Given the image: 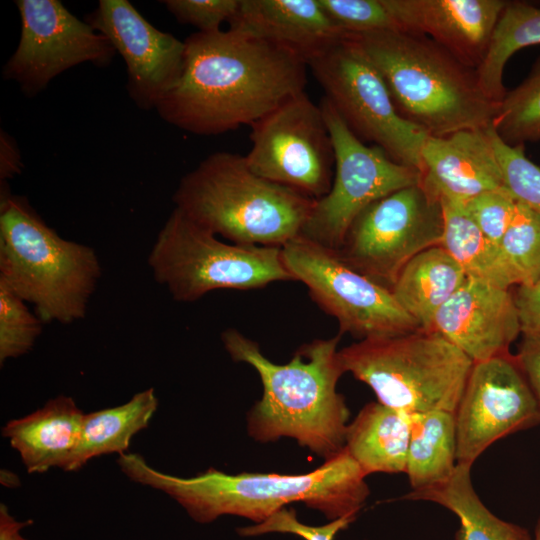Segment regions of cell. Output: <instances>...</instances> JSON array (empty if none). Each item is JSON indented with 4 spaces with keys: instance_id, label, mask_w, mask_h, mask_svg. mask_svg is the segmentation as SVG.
Listing matches in <instances>:
<instances>
[{
    "instance_id": "6da1fadb",
    "label": "cell",
    "mask_w": 540,
    "mask_h": 540,
    "mask_svg": "<svg viewBox=\"0 0 540 540\" xmlns=\"http://www.w3.org/2000/svg\"><path fill=\"white\" fill-rule=\"evenodd\" d=\"M184 43L182 73L155 110L188 133L218 135L250 126L305 92L306 61L248 32H195Z\"/></svg>"
},
{
    "instance_id": "7a4b0ae2",
    "label": "cell",
    "mask_w": 540,
    "mask_h": 540,
    "mask_svg": "<svg viewBox=\"0 0 540 540\" xmlns=\"http://www.w3.org/2000/svg\"><path fill=\"white\" fill-rule=\"evenodd\" d=\"M117 464L131 481L165 493L203 524L224 515L257 524L296 502L321 512L330 521L356 518L370 494L367 475L345 447L305 474H228L209 468L184 478L153 468L136 453L120 454Z\"/></svg>"
},
{
    "instance_id": "3957f363",
    "label": "cell",
    "mask_w": 540,
    "mask_h": 540,
    "mask_svg": "<svg viewBox=\"0 0 540 540\" xmlns=\"http://www.w3.org/2000/svg\"><path fill=\"white\" fill-rule=\"evenodd\" d=\"M340 337L305 343L288 363L276 364L240 331L222 332L231 359L254 368L262 383V396L247 414V432L253 440L292 438L324 460L344 449L350 411L337 391L345 373L337 350Z\"/></svg>"
},
{
    "instance_id": "277c9868",
    "label": "cell",
    "mask_w": 540,
    "mask_h": 540,
    "mask_svg": "<svg viewBox=\"0 0 540 540\" xmlns=\"http://www.w3.org/2000/svg\"><path fill=\"white\" fill-rule=\"evenodd\" d=\"M375 65L398 113L428 135L492 126L499 102L471 68L431 38L402 29L352 35Z\"/></svg>"
},
{
    "instance_id": "5b68a950",
    "label": "cell",
    "mask_w": 540,
    "mask_h": 540,
    "mask_svg": "<svg viewBox=\"0 0 540 540\" xmlns=\"http://www.w3.org/2000/svg\"><path fill=\"white\" fill-rule=\"evenodd\" d=\"M1 183L0 282L31 304L43 323L85 318L102 273L97 253L62 238L25 197Z\"/></svg>"
},
{
    "instance_id": "8992f818",
    "label": "cell",
    "mask_w": 540,
    "mask_h": 540,
    "mask_svg": "<svg viewBox=\"0 0 540 540\" xmlns=\"http://www.w3.org/2000/svg\"><path fill=\"white\" fill-rule=\"evenodd\" d=\"M195 223L234 244L283 247L301 232L316 200L255 174L243 155L215 152L173 194Z\"/></svg>"
},
{
    "instance_id": "52a82bcc",
    "label": "cell",
    "mask_w": 540,
    "mask_h": 540,
    "mask_svg": "<svg viewBox=\"0 0 540 540\" xmlns=\"http://www.w3.org/2000/svg\"><path fill=\"white\" fill-rule=\"evenodd\" d=\"M344 372L368 385L379 403L408 415L455 413L473 361L434 329L359 340L338 351Z\"/></svg>"
},
{
    "instance_id": "ba28073f",
    "label": "cell",
    "mask_w": 540,
    "mask_h": 540,
    "mask_svg": "<svg viewBox=\"0 0 540 540\" xmlns=\"http://www.w3.org/2000/svg\"><path fill=\"white\" fill-rule=\"evenodd\" d=\"M154 279L177 302L217 289L250 290L293 280L282 247L225 243L174 208L147 259Z\"/></svg>"
},
{
    "instance_id": "9c48e42d",
    "label": "cell",
    "mask_w": 540,
    "mask_h": 540,
    "mask_svg": "<svg viewBox=\"0 0 540 540\" xmlns=\"http://www.w3.org/2000/svg\"><path fill=\"white\" fill-rule=\"evenodd\" d=\"M308 67L350 130L396 161L419 170L428 134L397 111L381 74L357 39L348 35L311 59Z\"/></svg>"
},
{
    "instance_id": "30bf717a",
    "label": "cell",
    "mask_w": 540,
    "mask_h": 540,
    "mask_svg": "<svg viewBox=\"0 0 540 540\" xmlns=\"http://www.w3.org/2000/svg\"><path fill=\"white\" fill-rule=\"evenodd\" d=\"M442 234L440 199L419 183L366 207L334 251L352 269L391 290L402 268L440 245Z\"/></svg>"
},
{
    "instance_id": "8fae6325",
    "label": "cell",
    "mask_w": 540,
    "mask_h": 540,
    "mask_svg": "<svg viewBox=\"0 0 540 540\" xmlns=\"http://www.w3.org/2000/svg\"><path fill=\"white\" fill-rule=\"evenodd\" d=\"M282 255L292 279L338 321L339 334L364 340L419 328L389 288L352 269L334 250L299 235L282 247Z\"/></svg>"
},
{
    "instance_id": "7c38bea8",
    "label": "cell",
    "mask_w": 540,
    "mask_h": 540,
    "mask_svg": "<svg viewBox=\"0 0 540 540\" xmlns=\"http://www.w3.org/2000/svg\"><path fill=\"white\" fill-rule=\"evenodd\" d=\"M335 150L330 191L316 200L301 236L337 250L354 219L373 202L421 183L419 170L397 163L378 146H367L323 98L320 102Z\"/></svg>"
},
{
    "instance_id": "4fadbf2b",
    "label": "cell",
    "mask_w": 540,
    "mask_h": 540,
    "mask_svg": "<svg viewBox=\"0 0 540 540\" xmlns=\"http://www.w3.org/2000/svg\"><path fill=\"white\" fill-rule=\"evenodd\" d=\"M244 156L258 176L315 200L331 188L335 150L322 109L302 92L250 125Z\"/></svg>"
},
{
    "instance_id": "5bb4252c",
    "label": "cell",
    "mask_w": 540,
    "mask_h": 540,
    "mask_svg": "<svg viewBox=\"0 0 540 540\" xmlns=\"http://www.w3.org/2000/svg\"><path fill=\"white\" fill-rule=\"evenodd\" d=\"M20 37L3 66L27 97L43 91L64 71L83 63L110 64L116 54L109 40L58 0H17Z\"/></svg>"
},
{
    "instance_id": "9a60e30c",
    "label": "cell",
    "mask_w": 540,
    "mask_h": 540,
    "mask_svg": "<svg viewBox=\"0 0 540 540\" xmlns=\"http://www.w3.org/2000/svg\"><path fill=\"white\" fill-rule=\"evenodd\" d=\"M457 464L473 465L494 442L540 423V407L516 356L474 362L454 413Z\"/></svg>"
},
{
    "instance_id": "2e32d148",
    "label": "cell",
    "mask_w": 540,
    "mask_h": 540,
    "mask_svg": "<svg viewBox=\"0 0 540 540\" xmlns=\"http://www.w3.org/2000/svg\"><path fill=\"white\" fill-rule=\"evenodd\" d=\"M86 21L123 58L130 99L139 109H156L182 73L184 41L154 27L127 0H100Z\"/></svg>"
},
{
    "instance_id": "e0dca14e",
    "label": "cell",
    "mask_w": 540,
    "mask_h": 540,
    "mask_svg": "<svg viewBox=\"0 0 540 540\" xmlns=\"http://www.w3.org/2000/svg\"><path fill=\"white\" fill-rule=\"evenodd\" d=\"M432 329L473 362L511 353L510 345L522 333L510 289L471 278L439 309Z\"/></svg>"
},
{
    "instance_id": "ac0fdd59",
    "label": "cell",
    "mask_w": 540,
    "mask_h": 540,
    "mask_svg": "<svg viewBox=\"0 0 540 540\" xmlns=\"http://www.w3.org/2000/svg\"><path fill=\"white\" fill-rule=\"evenodd\" d=\"M400 29L431 38L477 69L508 1L382 0Z\"/></svg>"
},
{
    "instance_id": "d6986e66",
    "label": "cell",
    "mask_w": 540,
    "mask_h": 540,
    "mask_svg": "<svg viewBox=\"0 0 540 540\" xmlns=\"http://www.w3.org/2000/svg\"><path fill=\"white\" fill-rule=\"evenodd\" d=\"M421 158V184L439 199L466 203L483 192L504 187L492 126L444 137L428 135Z\"/></svg>"
},
{
    "instance_id": "ffe728a7",
    "label": "cell",
    "mask_w": 540,
    "mask_h": 540,
    "mask_svg": "<svg viewBox=\"0 0 540 540\" xmlns=\"http://www.w3.org/2000/svg\"><path fill=\"white\" fill-rule=\"evenodd\" d=\"M229 27L282 46L307 65L348 36L332 23L319 0H240Z\"/></svg>"
},
{
    "instance_id": "44dd1931",
    "label": "cell",
    "mask_w": 540,
    "mask_h": 540,
    "mask_svg": "<svg viewBox=\"0 0 540 540\" xmlns=\"http://www.w3.org/2000/svg\"><path fill=\"white\" fill-rule=\"evenodd\" d=\"M84 413L70 396L59 395L44 406L7 422L2 436L9 440L28 473L65 468L81 435Z\"/></svg>"
},
{
    "instance_id": "7402d4cb",
    "label": "cell",
    "mask_w": 540,
    "mask_h": 540,
    "mask_svg": "<svg viewBox=\"0 0 540 540\" xmlns=\"http://www.w3.org/2000/svg\"><path fill=\"white\" fill-rule=\"evenodd\" d=\"M409 440V415L377 401L348 424L345 449L367 476L405 473Z\"/></svg>"
},
{
    "instance_id": "603a6c76",
    "label": "cell",
    "mask_w": 540,
    "mask_h": 540,
    "mask_svg": "<svg viewBox=\"0 0 540 540\" xmlns=\"http://www.w3.org/2000/svg\"><path fill=\"white\" fill-rule=\"evenodd\" d=\"M466 279L459 264L438 245L413 257L400 271L391 291L419 328L432 329L439 309Z\"/></svg>"
},
{
    "instance_id": "cb8c5ba5",
    "label": "cell",
    "mask_w": 540,
    "mask_h": 540,
    "mask_svg": "<svg viewBox=\"0 0 540 540\" xmlns=\"http://www.w3.org/2000/svg\"><path fill=\"white\" fill-rule=\"evenodd\" d=\"M157 407L155 391L149 388L122 405L84 414L78 445L63 470L78 471L93 458L126 453L134 435L149 425Z\"/></svg>"
},
{
    "instance_id": "d4e9b609",
    "label": "cell",
    "mask_w": 540,
    "mask_h": 540,
    "mask_svg": "<svg viewBox=\"0 0 540 540\" xmlns=\"http://www.w3.org/2000/svg\"><path fill=\"white\" fill-rule=\"evenodd\" d=\"M471 465L457 464L446 481L418 491H410L401 499L429 501L454 513L460 522L457 540H532L527 529L493 514L477 495Z\"/></svg>"
},
{
    "instance_id": "484cf974",
    "label": "cell",
    "mask_w": 540,
    "mask_h": 540,
    "mask_svg": "<svg viewBox=\"0 0 540 540\" xmlns=\"http://www.w3.org/2000/svg\"><path fill=\"white\" fill-rule=\"evenodd\" d=\"M410 440L405 474L418 491L449 479L457 467L454 413L429 411L409 415Z\"/></svg>"
},
{
    "instance_id": "4316f807",
    "label": "cell",
    "mask_w": 540,
    "mask_h": 540,
    "mask_svg": "<svg viewBox=\"0 0 540 540\" xmlns=\"http://www.w3.org/2000/svg\"><path fill=\"white\" fill-rule=\"evenodd\" d=\"M440 202L443 213L440 246L459 264L467 278L510 289L513 282L499 246L485 237L464 203L443 198Z\"/></svg>"
},
{
    "instance_id": "83f0119b",
    "label": "cell",
    "mask_w": 540,
    "mask_h": 540,
    "mask_svg": "<svg viewBox=\"0 0 540 540\" xmlns=\"http://www.w3.org/2000/svg\"><path fill=\"white\" fill-rule=\"evenodd\" d=\"M540 44V8L523 1H508L498 20L486 55L476 69L479 84L493 101L506 94L503 73L518 50Z\"/></svg>"
},
{
    "instance_id": "f1b7e54d",
    "label": "cell",
    "mask_w": 540,
    "mask_h": 540,
    "mask_svg": "<svg viewBox=\"0 0 540 540\" xmlns=\"http://www.w3.org/2000/svg\"><path fill=\"white\" fill-rule=\"evenodd\" d=\"M492 127L510 146L540 140V58L525 80L499 102Z\"/></svg>"
},
{
    "instance_id": "f546056e",
    "label": "cell",
    "mask_w": 540,
    "mask_h": 540,
    "mask_svg": "<svg viewBox=\"0 0 540 540\" xmlns=\"http://www.w3.org/2000/svg\"><path fill=\"white\" fill-rule=\"evenodd\" d=\"M499 249L513 285L535 282L540 277V215L517 201Z\"/></svg>"
},
{
    "instance_id": "4dcf8cb0",
    "label": "cell",
    "mask_w": 540,
    "mask_h": 540,
    "mask_svg": "<svg viewBox=\"0 0 540 540\" xmlns=\"http://www.w3.org/2000/svg\"><path fill=\"white\" fill-rule=\"evenodd\" d=\"M20 296L0 282V364L28 353L41 334L43 321Z\"/></svg>"
},
{
    "instance_id": "1f68e13d",
    "label": "cell",
    "mask_w": 540,
    "mask_h": 540,
    "mask_svg": "<svg viewBox=\"0 0 540 540\" xmlns=\"http://www.w3.org/2000/svg\"><path fill=\"white\" fill-rule=\"evenodd\" d=\"M492 141L504 187L516 201L540 215V167L527 158L524 145L510 146L504 143L493 127Z\"/></svg>"
},
{
    "instance_id": "d6a6232c",
    "label": "cell",
    "mask_w": 540,
    "mask_h": 540,
    "mask_svg": "<svg viewBox=\"0 0 540 540\" xmlns=\"http://www.w3.org/2000/svg\"><path fill=\"white\" fill-rule=\"evenodd\" d=\"M332 23L348 35H364L400 27L382 0H319Z\"/></svg>"
},
{
    "instance_id": "836d02e7",
    "label": "cell",
    "mask_w": 540,
    "mask_h": 540,
    "mask_svg": "<svg viewBox=\"0 0 540 540\" xmlns=\"http://www.w3.org/2000/svg\"><path fill=\"white\" fill-rule=\"evenodd\" d=\"M517 201L503 187L483 192L466 203L465 209L485 237L499 246L515 213Z\"/></svg>"
},
{
    "instance_id": "e575fe53",
    "label": "cell",
    "mask_w": 540,
    "mask_h": 540,
    "mask_svg": "<svg viewBox=\"0 0 540 540\" xmlns=\"http://www.w3.org/2000/svg\"><path fill=\"white\" fill-rule=\"evenodd\" d=\"M174 18L189 24L197 32L208 33L221 30L238 12L240 0H165L161 1Z\"/></svg>"
},
{
    "instance_id": "d590c367",
    "label": "cell",
    "mask_w": 540,
    "mask_h": 540,
    "mask_svg": "<svg viewBox=\"0 0 540 540\" xmlns=\"http://www.w3.org/2000/svg\"><path fill=\"white\" fill-rule=\"evenodd\" d=\"M356 518L343 517L329 521L322 526H310L298 521L294 509L282 508L261 523L240 527V536H259L266 533H290L304 540H334L336 535L346 529Z\"/></svg>"
},
{
    "instance_id": "8d00e7d4",
    "label": "cell",
    "mask_w": 540,
    "mask_h": 540,
    "mask_svg": "<svg viewBox=\"0 0 540 540\" xmlns=\"http://www.w3.org/2000/svg\"><path fill=\"white\" fill-rule=\"evenodd\" d=\"M515 356L540 407V332H523Z\"/></svg>"
},
{
    "instance_id": "74e56055",
    "label": "cell",
    "mask_w": 540,
    "mask_h": 540,
    "mask_svg": "<svg viewBox=\"0 0 540 540\" xmlns=\"http://www.w3.org/2000/svg\"><path fill=\"white\" fill-rule=\"evenodd\" d=\"M514 298L522 333L540 332V277L530 285L518 286Z\"/></svg>"
},
{
    "instance_id": "f35d334b",
    "label": "cell",
    "mask_w": 540,
    "mask_h": 540,
    "mask_svg": "<svg viewBox=\"0 0 540 540\" xmlns=\"http://www.w3.org/2000/svg\"><path fill=\"white\" fill-rule=\"evenodd\" d=\"M0 180L7 182L22 171V159L14 140L1 131L0 137Z\"/></svg>"
},
{
    "instance_id": "ab89813d",
    "label": "cell",
    "mask_w": 540,
    "mask_h": 540,
    "mask_svg": "<svg viewBox=\"0 0 540 540\" xmlns=\"http://www.w3.org/2000/svg\"><path fill=\"white\" fill-rule=\"evenodd\" d=\"M33 523L32 520L18 521L13 517L6 505H0V540H10L21 530Z\"/></svg>"
},
{
    "instance_id": "60d3db41",
    "label": "cell",
    "mask_w": 540,
    "mask_h": 540,
    "mask_svg": "<svg viewBox=\"0 0 540 540\" xmlns=\"http://www.w3.org/2000/svg\"><path fill=\"white\" fill-rule=\"evenodd\" d=\"M0 481L2 485L8 488H15L20 485L18 476L9 470H1Z\"/></svg>"
},
{
    "instance_id": "b9f144b4",
    "label": "cell",
    "mask_w": 540,
    "mask_h": 540,
    "mask_svg": "<svg viewBox=\"0 0 540 540\" xmlns=\"http://www.w3.org/2000/svg\"><path fill=\"white\" fill-rule=\"evenodd\" d=\"M533 540H540V518L538 519L536 526H535V532H534V539Z\"/></svg>"
},
{
    "instance_id": "7bdbcfd3",
    "label": "cell",
    "mask_w": 540,
    "mask_h": 540,
    "mask_svg": "<svg viewBox=\"0 0 540 540\" xmlns=\"http://www.w3.org/2000/svg\"><path fill=\"white\" fill-rule=\"evenodd\" d=\"M10 540H28L26 538H24L21 533L15 535L14 537H12Z\"/></svg>"
}]
</instances>
